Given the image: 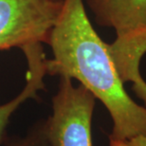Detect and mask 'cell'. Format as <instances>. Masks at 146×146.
Returning <instances> with one entry per match:
<instances>
[{
	"mask_svg": "<svg viewBox=\"0 0 146 146\" xmlns=\"http://www.w3.org/2000/svg\"><path fill=\"white\" fill-rule=\"evenodd\" d=\"M46 44L53 57L46 58V73L76 79L103 103L113 121L109 139L123 141L146 136V107L127 94L108 44L94 30L83 0H64Z\"/></svg>",
	"mask_w": 146,
	"mask_h": 146,
	"instance_id": "6da1fadb",
	"label": "cell"
},
{
	"mask_svg": "<svg viewBox=\"0 0 146 146\" xmlns=\"http://www.w3.org/2000/svg\"><path fill=\"white\" fill-rule=\"evenodd\" d=\"M102 27L112 28L116 39L109 53L123 83L139 80L146 54V0H83Z\"/></svg>",
	"mask_w": 146,
	"mask_h": 146,
	"instance_id": "7a4b0ae2",
	"label": "cell"
},
{
	"mask_svg": "<svg viewBox=\"0 0 146 146\" xmlns=\"http://www.w3.org/2000/svg\"><path fill=\"white\" fill-rule=\"evenodd\" d=\"M95 96L72 79L60 76L58 91L52 98V114L46 119L52 146H93L91 123Z\"/></svg>",
	"mask_w": 146,
	"mask_h": 146,
	"instance_id": "3957f363",
	"label": "cell"
},
{
	"mask_svg": "<svg viewBox=\"0 0 146 146\" xmlns=\"http://www.w3.org/2000/svg\"><path fill=\"white\" fill-rule=\"evenodd\" d=\"M63 1L0 0V50L34 42L46 44Z\"/></svg>",
	"mask_w": 146,
	"mask_h": 146,
	"instance_id": "277c9868",
	"label": "cell"
},
{
	"mask_svg": "<svg viewBox=\"0 0 146 146\" xmlns=\"http://www.w3.org/2000/svg\"><path fill=\"white\" fill-rule=\"evenodd\" d=\"M21 50L24 52L28 62L27 82L23 90L7 104L0 106V145L6 141V131L10 121L11 116L17 108L29 99L39 100L38 92L46 90L44 78L46 76L45 60L42 43L35 42L22 46Z\"/></svg>",
	"mask_w": 146,
	"mask_h": 146,
	"instance_id": "5b68a950",
	"label": "cell"
},
{
	"mask_svg": "<svg viewBox=\"0 0 146 146\" xmlns=\"http://www.w3.org/2000/svg\"><path fill=\"white\" fill-rule=\"evenodd\" d=\"M7 146H52L46 133V119H40L21 138L11 139Z\"/></svg>",
	"mask_w": 146,
	"mask_h": 146,
	"instance_id": "8992f818",
	"label": "cell"
},
{
	"mask_svg": "<svg viewBox=\"0 0 146 146\" xmlns=\"http://www.w3.org/2000/svg\"><path fill=\"white\" fill-rule=\"evenodd\" d=\"M110 146H146V136L139 135L129 139L116 141L109 139Z\"/></svg>",
	"mask_w": 146,
	"mask_h": 146,
	"instance_id": "52a82bcc",
	"label": "cell"
},
{
	"mask_svg": "<svg viewBox=\"0 0 146 146\" xmlns=\"http://www.w3.org/2000/svg\"><path fill=\"white\" fill-rule=\"evenodd\" d=\"M132 88L135 94L146 104V82L143 80V78L134 82Z\"/></svg>",
	"mask_w": 146,
	"mask_h": 146,
	"instance_id": "ba28073f",
	"label": "cell"
},
{
	"mask_svg": "<svg viewBox=\"0 0 146 146\" xmlns=\"http://www.w3.org/2000/svg\"><path fill=\"white\" fill-rule=\"evenodd\" d=\"M49 1H55V2H60V1H63V0H49Z\"/></svg>",
	"mask_w": 146,
	"mask_h": 146,
	"instance_id": "9c48e42d",
	"label": "cell"
}]
</instances>
